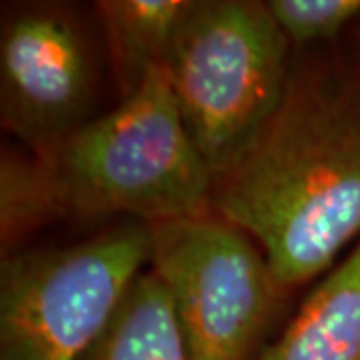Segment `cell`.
Returning <instances> with one entry per match:
<instances>
[{"mask_svg":"<svg viewBox=\"0 0 360 360\" xmlns=\"http://www.w3.org/2000/svg\"><path fill=\"white\" fill-rule=\"evenodd\" d=\"M193 0H101L103 25L122 98L155 70H165L174 37Z\"/></svg>","mask_w":360,"mask_h":360,"instance_id":"8","label":"cell"},{"mask_svg":"<svg viewBox=\"0 0 360 360\" xmlns=\"http://www.w3.org/2000/svg\"><path fill=\"white\" fill-rule=\"evenodd\" d=\"M56 219L127 214L144 224L212 210L214 180L182 124L165 70L110 112L32 153Z\"/></svg>","mask_w":360,"mask_h":360,"instance_id":"2","label":"cell"},{"mask_svg":"<svg viewBox=\"0 0 360 360\" xmlns=\"http://www.w3.org/2000/svg\"><path fill=\"white\" fill-rule=\"evenodd\" d=\"M212 212L260 246L281 292L360 243V68L292 63L278 108L214 182Z\"/></svg>","mask_w":360,"mask_h":360,"instance_id":"1","label":"cell"},{"mask_svg":"<svg viewBox=\"0 0 360 360\" xmlns=\"http://www.w3.org/2000/svg\"><path fill=\"white\" fill-rule=\"evenodd\" d=\"M80 360H191L172 300L153 270L132 283L110 324Z\"/></svg>","mask_w":360,"mask_h":360,"instance_id":"9","label":"cell"},{"mask_svg":"<svg viewBox=\"0 0 360 360\" xmlns=\"http://www.w3.org/2000/svg\"><path fill=\"white\" fill-rule=\"evenodd\" d=\"M359 60H360V32H359Z\"/></svg>","mask_w":360,"mask_h":360,"instance_id":"12","label":"cell"},{"mask_svg":"<svg viewBox=\"0 0 360 360\" xmlns=\"http://www.w3.org/2000/svg\"><path fill=\"white\" fill-rule=\"evenodd\" d=\"M148 257V224L127 220L78 245L2 258L0 360L82 359Z\"/></svg>","mask_w":360,"mask_h":360,"instance_id":"4","label":"cell"},{"mask_svg":"<svg viewBox=\"0 0 360 360\" xmlns=\"http://www.w3.org/2000/svg\"><path fill=\"white\" fill-rule=\"evenodd\" d=\"M96 60L82 26L56 4L14 11L0 39L2 127L42 153L89 122Z\"/></svg>","mask_w":360,"mask_h":360,"instance_id":"6","label":"cell"},{"mask_svg":"<svg viewBox=\"0 0 360 360\" xmlns=\"http://www.w3.org/2000/svg\"><path fill=\"white\" fill-rule=\"evenodd\" d=\"M51 220H56V214L37 156L4 150L0 158L2 258L14 255V246Z\"/></svg>","mask_w":360,"mask_h":360,"instance_id":"10","label":"cell"},{"mask_svg":"<svg viewBox=\"0 0 360 360\" xmlns=\"http://www.w3.org/2000/svg\"><path fill=\"white\" fill-rule=\"evenodd\" d=\"M153 272L165 284L191 360H246L283 295L260 246L205 212L148 224Z\"/></svg>","mask_w":360,"mask_h":360,"instance_id":"5","label":"cell"},{"mask_svg":"<svg viewBox=\"0 0 360 360\" xmlns=\"http://www.w3.org/2000/svg\"><path fill=\"white\" fill-rule=\"evenodd\" d=\"M290 40L258 0H193L165 75L182 124L217 182L283 101Z\"/></svg>","mask_w":360,"mask_h":360,"instance_id":"3","label":"cell"},{"mask_svg":"<svg viewBox=\"0 0 360 360\" xmlns=\"http://www.w3.org/2000/svg\"><path fill=\"white\" fill-rule=\"evenodd\" d=\"M272 18L290 44L333 42L360 16V0H270Z\"/></svg>","mask_w":360,"mask_h":360,"instance_id":"11","label":"cell"},{"mask_svg":"<svg viewBox=\"0 0 360 360\" xmlns=\"http://www.w3.org/2000/svg\"><path fill=\"white\" fill-rule=\"evenodd\" d=\"M257 360H360V243Z\"/></svg>","mask_w":360,"mask_h":360,"instance_id":"7","label":"cell"}]
</instances>
